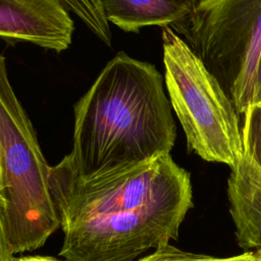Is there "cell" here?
<instances>
[{
    "label": "cell",
    "mask_w": 261,
    "mask_h": 261,
    "mask_svg": "<svg viewBox=\"0 0 261 261\" xmlns=\"http://www.w3.org/2000/svg\"><path fill=\"white\" fill-rule=\"evenodd\" d=\"M203 62L239 114L253 105L261 56V0L195 1L169 27Z\"/></svg>",
    "instance_id": "5b68a950"
},
{
    "label": "cell",
    "mask_w": 261,
    "mask_h": 261,
    "mask_svg": "<svg viewBox=\"0 0 261 261\" xmlns=\"http://www.w3.org/2000/svg\"><path fill=\"white\" fill-rule=\"evenodd\" d=\"M73 113L72 149L55 166L80 178L170 154L176 139L161 73L124 52L107 62Z\"/></svg>",
    "instance_id": "7a4b0ae2"
},
{
    "label": "cell",
    "mask_w": 261,
    "mask_h": 261,
    "mask_svg": "<svg viewBox=\"0 0 261 261\" xmlns=\"http://www.w3.org/2000/svg\"><path fill=\"white\" fill-rule=\"evenodd\" d=\"M4 208V200L0 196V261H13V255L10 253L3 228V220H2V212Z\"/></svg>",
    "instance_id": "7c38bea8"
},
{
    "label": "cell",
    "mask_w": 261,
    "mask_h": 261,
    "mask_svg": "<svg viewBox=\"0 0 261 261\" xmlns=\"http://www.w3.org/2000/svg\"><path fill=\"white\" fill-rule=\"evenodd\" d=\"M13 261H61L52 257H43V256H30V257H21L14 259Z\"/></svg>",
    "instance_id": "9a60e30c"
},
{
    "label": "cell",
    "mask_w": 261,
    "mask_h": 261,
    "mask_svg": "<svg viewBox=\"0 0 261 261\" xmlns=\"http://www.w3.org/2000/svg\"><path fill=\"white\" fill-rule=\"evenodd\" d=\"M49 173L32 122L9 82L5 57L0 55V196L12 255L39 249L60 227Z\"/></svg>",
    "instance_id": "3957f363"
},
{
    "label": "cell",
    "mask_w": 261,
    "mask_h": 261,
    "mask_svg": "<svg viewBox=\"0 0 261 261\" xmlns=\"http://www.w3.org/2000/svg\"><path fill=\"white\" fill-rule=\"evenodd\" d=\"M213 261H261V253L255 251H246L238 256L227 258H216Z\"/></svg>",
    "instance_id": "4fadbf2b"
},
{
    "label": "cell",
    "mask_w": 261,
    "mask_h": 261,
    "mask_svg": "<svg viewBox=\"0 0 261 261\" xmlns=\"http://www.w3.org/2000/svg\"><path fill=\"white\" fill-rule=\"evenodd\" d=\"M49 188L67 261H133L176 240L193 207L191 174L170 154L89 178L50 166Z\"/></svg>",
    "instance_id": "6da1fadb"
},
{
    "label": "cell",
    "mask_w": 261,
    "mask_h": 261,
    "mask_svg": "<svg viewBox=\"0 0 261 261\" xmlns=\"http://www.w3.org/2000/svg\"><path fill=\"white\" fill-rule=\"evenodd\" d=\"M243 115L244 153L249 155L261 169V104L250 106Z\"/></svg>",
    "instance_id": "30bf717a"
},
{
    "label": "cell",
    "mask_w": 261,
    "mask_h": 261,
    "mask_svg": "<svg viewBox=\"0 0 261 261\" xmlns=\"http://www.w3.org/2000/svg\"><path fill=\"white\" fill-rule=\"evenodd\" d=\"M215 259L216 257L213 256L187 252L167 244L158 247L154 252L138 261H213Z\"/></svg>",
    "instance_id": "8fae6325"
},
{
    "label": "cell",
    "mask_w": 261,
    "mask_h": 261,
    "mask_svg": "<svg viewBox=\"0 0 261 261\" xmlns=\"http://www.w3.org/2000/svg\"><path fill=\"white\" fill-rule=\"evenodd\" d=\"M261 104V56L259 60V66H258V75H257V86H256V93L253 105Z\"/></svg>",
    "instance_id": "5bb4252c"
},
{
    "label": "cell",
    "mask_w": 261,
    "mask_h": 261,
    "mask_svg": "<svg viewBox=\"0 0 261 261\" xmlns=\"http://www.w3.org/2000/svg\"><path fill=\"white\" fill-rule=\"evenodd\" d=\"M110 22L127 33L142 28L171 27L186 17L195 1L189 0H102Z\"/></svg>",
    "instance_id": "ba28073f"
},
{
    "label": "cell",
    "mask_w": 261,
    "mask_h": 261,
    "mask_svg": "<svg viewBox=\"0 0 261 261\" xmlns=\"http://www.w3.org/2000/svg\"><path fill=\"white\" fill-rule=\"evenodd\" d=\"M73 20L59 0H0V38L60 53L71 44Z\"/></svg>",
    "instance_id": "8992f818"
},
{
    "label": "cell",
    "mask_w": 261,
    "mask_h": 261,
    "mask_svg": "<svg viewBox=\"0 0 261 261\" xmlns=\"http://www.w3.org/2000/svg\"><path fill=\"white\" fill-rule=\"evenodd\" d=\"M226 192L239 246L261 253V169L246 153L230 169Z\"/></svg>",
    "instance_id": "52a82bcc"
},
{
    "label": "cell",
    "mask_w": 261,
    "mask_h": 261,
    "mask_svg": "<svg viewBox=\"0 0 261 261\" xmlns=\"http://www.w3.org/2000/svg\"><path fill=\"white\" fill-rule=\"evenodd\" d=\"M62 6L77 15L85 24L108 47H112L111 30L102 0L73 1L59 0Z\"/></svg>",
    "instance_id": "9c48e42d"
},
{
    "label": "cell",
    "mask_w": 261,
    "mask_h": 261,
    "mask_svg": "<svg viewBox=\"0 0 261 261\" xmlns=\"http://www.w3.org/2000/svg\"><path fill=\"white\" fill-rule=\"evenodd\" d=\"M165 86L188 148L230 169L244 156L240 114L214 75L169 27L162 28Z\"/></svg>",
    "instance_id": "277c9868"
}]
</instances>
